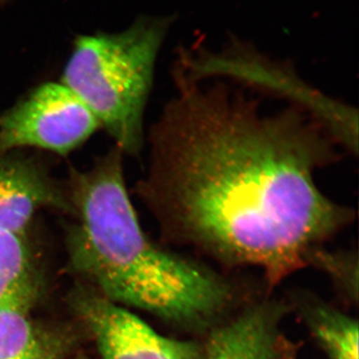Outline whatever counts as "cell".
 I'll return each mask as SVG.
<instances>
[{"label":"cell","instance_id":"cell-1","mask_svg":"<svg viewBox=\"0 0 359 359\" xmlns=\"http://www.w3.org/2000/svg\"><path fill=\"white\" fill-rule=\"evenodd\" d=\"M175 83L135 192L175 235L280 283L353 221L316 181L344 148L301 108L264 112L224 80Z\"/></svg>","mask_w":359,"mask_h":359},{"label":"cell","instance_id":"cell-2","mask_svg":"<svg viewBox=\"0 0 359 359\" xmlns=\"http://www.w3.org/2000/svg\"><path fill=\"white\" fill-rule=\"evenodd\" d=\"M123 157L114 146L87 171L69 168L65 185L77 218L69 237L75 262L112 302L177 325L209 323L228 304V285L149 240L127 191Z\"/></svg>","mask_w":359,"mask_h":359},{"label":"cell","instance_id":"cell-3","mask_svg":"<svg viewBox=\"0 0 359 359\" xmlns=\"http://www.w3.org/2000/svg\"><path fill=\"white\" fill-rule=\"evenodd\" d=\"M174 16H141L121 32L79 35L60 83L95 116L124 154L143 150L156 61Z\"/></svg>","mask_w":359,"mask_h":359},{"label":"cell","instance_id":"cell-4","mask_svg":"<svg viewBox=\"0 0 359 359\" xmlns=\"http://www.w3.org/2000/svg\"><path fill=\"white\" fill-rule=\"evenodd\" d=\"M175 74L194 80H224L276 96L301 108L330 130L341 147L358 152V110L302 80L287 62L273 60L245 42L231 39L219 51L182 49Z\"/></svg>","mask_w":359,"mask_h":359},{"label":"cell","instance_id":"cell-5","mask_svg":"<svg viewBox=\"0 0 359 359\" xmlns=\"http://www.w3.org/2000/svg\"><path fill=\"white\" fill-rule=\"evenodd\" d=\"M100 124L83 102L60 82H46L0 116V154L39 148L66 156Z\"/></svg>","mask_w":359,"mask_h":359},{"label":"cell","instance_id":"cell-6","mask_svg":"<svg viewBox=\"0 0 359 359\" xmlns=\"http://www.w3.org/2000/svg\"><path fill=\"white\" fill-rule=\"evenodd\" d=\"M83 320L103 359H201L193 341L163 337L138 316L102 297L80 302Z\"/></svg>","mask_w":359,"mask_h":359},{"label":"cell","instance_id":"cell-7","mask_svg":"<svg viewBox=\"0 0 359 359\" xmlns=\"http://www.w3.org/2000/svg\"><path fill=\"white\" fill-rule=\"evenodd\" d=\"M74 216L66 185L32 157L11 152L0 154V230L25 237L40 209Z\"/></svg>","mask_w":359,"mask_h":359},{"label":"cell","instance_id":"cell-8","mask_svg":"<svg viewBox=\"0 0 359 359\" xmlns=\"http://www.w3.org/2000/svg\"><path fill=\"white\" fill-rule=\"evenodd\" d=\"M283 311L264 304L218 328L201 359H283L287 341L280 334Z\"/></svg>","mask_w":359,"mask_h":359},{"label":"cell","instance_id":"cell-9","mask_svg":"<svg viewBox=\"0 0 359 359\" xmlns=\"http://www.w3.org/2000/svg\"><path fill=\"white\" fill-rule=\"evenodd\" d=\"M33 290L32 257L25 237L0 230V309H27Z\"/></svg>","mask_w":359,"mask_h":359},{"label":"cell","instance_id":"cell-10","mask_svg":"<svg viewBox=\"0 0 359 359\" xmlns=\"http://www.w3.org/2000/svg\"><path fill=\"white\" fill-rule=\"evenodd\" d=\"M304 318L330 359H359L358 323L325 304H311Z\"/></svg>","mask_w":359,"mask_h":359},{"label":"cell","instance_id":"cell-11","mask_svg":"<svg viewBox=\"0 0 359 359\" xmlns=\"http://www.w3.org/2000/svg\"><path fill=\"white\" fill-rule=\"evenodd\" d=\"M0 359H46L26 309H0Z\"/></svg>","mask_w":359,"mask_h":359},{"label":"cell","instance_id":"cell-12","mask_svg":"<svg viewBox=\"0 0 359 359\" xmlns=\"http://www.w3.org/2000/svg\"><path fill=\"white\" fill-rule=\"evenodd\" d=\"M311 261L320 264L325 271H330L351 299H358V261L355 259L353 262L351 255L332 254L318 249L311 255L309 262Z\"/></svg>","mask_w":359,"mask_h":359}]
</instances>
